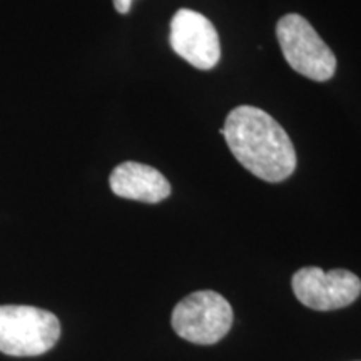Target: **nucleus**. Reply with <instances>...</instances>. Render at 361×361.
Returning <instances> with one entry per match:
<instances>
[{
	"mask_svg": "<svg viewBox=\"0 0 361 361\" xmlns=\"http://www.w3.org/2000/svg\"><path fill=\"white\" fill-rule=\"evenodd\" d=\"M243 168L268 183H281L295 173L296 151L274 117L255 106H238L219 130Z\"/></svg>",
	"mask_w": 361,
	"mask_h": 361,
	"instance_id": "obj_1",
	"label": "nucleus"
},
{
	"mask_svg": "<svg viewBox=\"0 0 361 361\" xmlns=\"http://www.w3.org/2000/svg\"><path fill=\"white\" fill-rule=\"evenodd\" d=\"M61 336L57 316L35 306H0V351L11 356H39Z\"/></svg>",
	"mask_w": 361,
	"mask_h": 361,
	"instance_id": "obj_2",
	"label": "nucleus"
},
{
	"mask_svg": "<svg viewBox=\"0 0 361 361\" xmlns=\"http://www.w3.org/2000/svg\"><path fill=\"white\" fill-rule=\"evenodd\" d=\"M276 37L286 62L298 74L316 82L335 75L336 57L305 17L288 13L276 24Z\"/></svg>",
	"mask_w": 361,
	"mask_h": 361,
	"instance_id": "obj_3",
	"label": "nucleus"
},
{
	"mask_svg": "<svg viewBox=\"0 0 361 361\" xmlns=\"http://www.w3.org/2000/svg\"><path fill=\"white\" fill-rule=\"evenodd\" d=\"M174 331L196 345H214L233 326V308L216 291H196L180 300L171 316Z\"/></svg>",
	"mask_w": 361,
	"mask_h": 361,
	"instance_id": "obj_4",
	"label": "nucleus"
},
{
	"mask_svg": "<svg viewBox=\"0 0 361 361\" xmlns=\"http://www.w3.org/2000/svg\"><path fill=\"white\" fill-rule=\"evenodd\" d=\"M291 284L298 301L316 311L345 308L361 295L360 278L346 269L323 271L308 266L296 271Z\"/></svg>",
	"mask_w": 361,
	"mask_h": 361,
	"instance_id": "obj_5",
	"label": "nucleus"
},
{
	"mask_svg": "<svg viewBox=\"0 0 361 361\" xmlns=\"http://www.w3.org/2000/svg\"><path fill=\"white\" fill-rule=\"evenodd\" d=\"M169 44L179 57L196 69H213L221 59L219 35L213 22L191 8H180L174 13Z\"/></svg>",
	"mask_w": 361,
	"mask_h": 361,
	"instance_id": "obj_6",
	"label": "nucleus"
},
{
	"mask_svg": "<svg viewBox=\"0 0 361 361\" xmlns=\"http://www.w3.org/2000/svg\"><path fill=\"white\" fill-rule=\"evenodd\" d=\"M109 184L112 192L124 200L149 202L164 201L171 194L169 180L152 166L128 161L112 171Z\"/></svg>",
	"mask_w": 361,
	"mask_h": 361,
	"instance_id": "obj_7",
	"label": "nucleus"
},
{
	"mask_svg": "<svg viewBox=\"0 0 361 361\" xmlns=\"http://www.w3.org/2000/svg\"><path fill=\"white\" fill-rule=\"evenodd\" d=\"M133 6V0H114V7L119 13H128Z\"/></svg>",
	"mask_w": 361,
	"mask_h": 361,
	"instance_id": "obj_8",
	"label": "nucleus"
}]
</instances>
